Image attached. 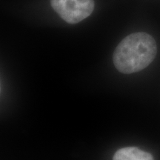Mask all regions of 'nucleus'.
<instances>
[{
  "label": "nucleus",
  "instance_id": "3",
  "mask_svg": "<svg viewBox=\"0 0 160 160\" xmlns=\"http://www.w3.org/2000/svg\"><path fill=\"white\" fill-rule=\"evenodd\" d=\"M113 160H154L148 152L135 147L121 148L116 152Z\"/></svg>",
  "mask_w": 160,
  "mask_h": 160
},
{
  "label": "nucleus",
  "instance_id": "2",
  "mask_svg": "<svg viewBox=\"0 0 160 160\" xmlns=\"http://www.w3.org/2000/svg\"><path fill=\"white\" fill-rule=\"evenodd\" d=\"M53 10L63 20L77 24L88 17L94 10V0H51Z\"/></svg>",
  "mask_w": 160,
  "mask_h": 160
},
{
  "label": "nucleus",
  "instance_id": "1",
  "mask_svg": "<svg viewBox=\"0 0 160 160\" xmlns=\"http://www.w3.org/2000/svg\"><path fill=\"white\" fill-rule=\"evenodd\" d=\"M157 53L154 39L148 33L138 32L126 37L113 53V64L121 73H133L147 68Z\"/></svg>",
  "mask_w": 160,
  "mask_h": 160
}]
</instances>
